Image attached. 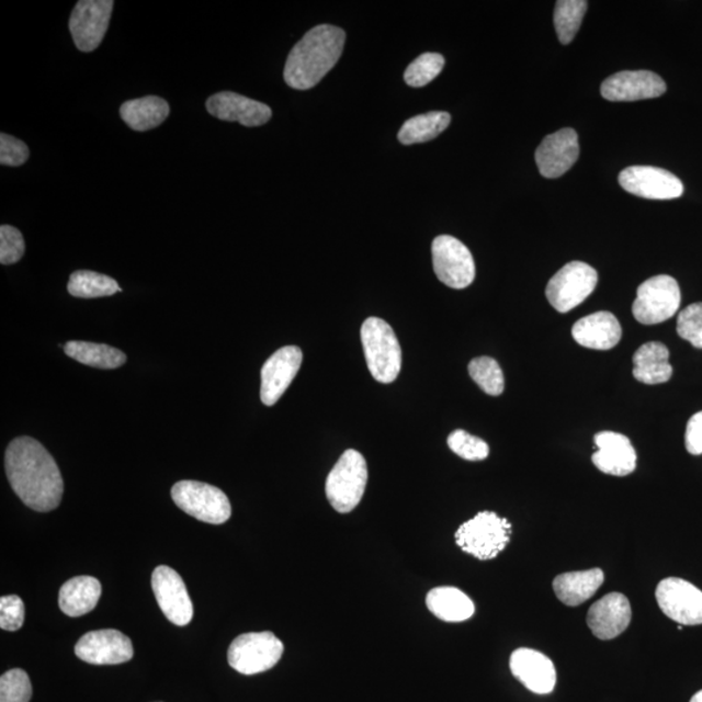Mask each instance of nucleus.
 <instances>
[{
    "mask_svg": "<svg viewBox=\"0 0 702 702\" xmlns=\"http://www.w3.org/2000/svg\"><path fill=\"white\" fill-rule=\"evenodd\" d=\"M599 448L592 455L593 465L601 473L613 476H627L636 469V452L629 438L616 432H600L595 437Z\"/></svg>",
    "mask_w": 702,
    "mask_h": 702,
    "instance_id": "4be33fe9",
    "label": "nucleus"
},
{
    "mask_svg": "<svg viewBox=\"0 0 702 702\" xmlns=\"http://www.w3.org/2000/svg\"><path fill=\"white\" fill-rule=\"evenodd\" d=\"M65 353L79 363L101 370H115L126 362V355L122 350L104 343L69 341L65 346Z\"/></svg>",
    "mask_w": 702,
    "mask_h": 702,
    "instance_id": "c85d7f7f",
    "label": "nucleus"
},
{
    "mask_svg": "<svg viewBox=\"0 0 702 702\" xmlns=\"http://www.w3.org/2000/svg\"><path fill=\"white\" fill-rule=\"evenodd\" d=\"M670 353L661 342H648L638 348L634 362V377L637 382L648 385L664 384L670 381L672 367L669 362Z\"/></svg>",
    "mask_w": 702,
    "mask_h": 702,
    "instance_id": "393cba45",
    "label": "nucleus"
},
{
    "mask_svg": "<svg viewBox=\"0 0 702 702\" xmlns=\"http://www.w3.org/2000/svg\"><path fill=\"white\" fill-rule=\"evenodd\" d=\"M510 670L533 693H552L557 683L556 667L551 658L535 649L519 648L512 653Z\"/></svg>",
    "mask_w": 702,
    "mask_h": 702,
    "instance_id": "aec40b11",
    "label": "nucleus"
},
{
    "mask_svg": "<svg viewBox=\"0 0 702 702\" xmlns=\"http://www.w3.org/2000/svg\"><path fill=\"white\" fill-rule=\"evenodd\" d=\"M659 609L670 620L682 626L702 624V592L690 581L667 578L656 589Z\"/></svg>",
    "mask_w": 702,
    "mask_h": 702,
    "instance_id": "f8f14e48",
    "label": "nucleus"
},
{
    "mask_svg": "<svg viewBox=\"0 0 702 702\" xmlns=\"http://www.w3.org/2000/svg\"><path fill=\"white\" fill-rule=\"evenodd\" d=\"M5 473L27 508L47 512L59 507L65 482L53 455L37 440L23 437L11 441L5 451Z\"/></svg>",
    "mask_w": 702,
    "mask_h": 702,
    "instance_id": "f257e3e1",
    "label": "nucleus"
},
{
    "mask_svg": "<svg viewBox=\"0 0 702 702\" xmlns=\"http://www.w3.org/2000/svg\"><path fill=\"white\" fill-rule=\"evenodd\" d=\"M367 480L366 460L360 452L349 449L327 477L326 495L329 503L341 514L353 511L362 501Z\"/></svg>",
    "mask_w": 702,
    "mask_h": 702,
    "instance_id": "20e7f679",
    "label": "nucleus"
},
{
    "mask_svg": "<svg viewBox=\"0 0 702 702\" xmlns=\"http://www.w3.org/2000/svg\"><path fill=\"white\" fill-rule=\"evenodd\" d=\"M27 158H30V149L23 140L5 135V133L0 135V165L19 167L23 166Z\"/></svg>",
    "mask_w": 702,
    "mask_h": 702,
    "instance_id": "ea45409f",
    "label": "nucleus"
},
{
    "mask_svg": "<svg viewBox=\"0 0 702 702\" xmlns=\"http://www.w3.org/2000/svg\"><path fill=\"white\" fill-rule=\"evenodd\" d=\"M599 275L582 262L567 263L546 286V298L558 313L565 314L585 302L596 290Z\"/></svg>",
    "mask_w": 702,
    "mask_h": 702,
    "instance_id": "1a4fd4ad",
    "label": "nucleus"
},
{
    "mask_svg": "<svg viewBox=\"0 0 702 702\" xmlns=\"http://www.w3.org/2000/svg\"><path fill=\"white\" fill-rule=\"evenodd\" d=\"M151 586L167 620L176 626H188L193 620L194 608L180 575L171 567L159 566L152 573Z\"/></svg>",
    "mask_w": 702,
    "mask_h": 702,
    "instance_id": "4468645a",
    "label": "nucleus"
},
{
    "mask_svg": "<svg viewBox=\"0 0 702 702\" xmlns=\"http://www.w3.org/2000/svg\"><path fill=\"white\" fill-rule=\"evenodd\" d=\"M25 605L16 595L3 596L0 599V627L5 631H18L23 627Z\"/></svg>",
    "mask_w": 702,
    "mask_h": 702,
    "instance_id": "58836bf2",
    "label": "nucleus"
},
{
    "mask_svg": "<svg viewBox=\"0 0 702 702\" xmlns=\"http://www.w3.org/2000/svg\"><path fill=\"white\" fill-rule=\"evenodd\" d=\"M112 10V0H81L76 4L70 15L69 31L80 52L91 53L100 47L109 30Z\"/></svg>",
    "mask_w": 702,
    "mask_h": 702,
    "instance_id": "9b49d317",
    "label": "nucleus"
},
{
    "mask_svg": "<svg viewBox=\"0 0 702 702\" xmlns=\"http://www.w3.org/2000/svg\"><path fill=\"white\" fill-rule=\"evenodd\" d=\"M76 656L90 665H121L133 658L131 638L117 630H98L83 635L75 647Z\"/></svg>",
    "mask_w": 702,
    "mask_h": 702,
    "instance_id": "2eb2a0df",
    "label": "nucleus"
},
{
    "mask_svg": "<svg viewBox=\"0 0 702 702\" xmlns=\"http://www.w3.org/2000/svg\"><path fill=\"white\" fill-rule=\"evenodd\" d=\"M580 152L578 133L561 129L544 138L536 150V165L546 179L565 174L578 160Z\"/></svg>",
    "mask_w": 702,
    "mask_h": 702,
    "instance_id": "a211bd4d",
    "label": "nucleus"
},
{
    "mask_svg": "<svg viewBox=\"0 0 702 702\" xmlns=\"http://www.w3.org/2000/svg\"><path fill=\"white\" fill-rule=\"evenodd\" d=\"M452 116L444 111H432L428 114L409 118L398 132V140L403 145L424 144L444 132L451 124Z\"/></svg>",
    "mask_w": 702,
    "mask_h": 702,
    "instance_id": "c756f323",
    "label": "nucleus"
},
{
    "mask_svg": "<svg viewBox=\"0 0 702 702\" xmlns=\"http://www.w3.org/2000/svg\"><path fill=\"white\" fill-rule=\"evenodd\" d=\"M468 374L489 396H500L505 389L503 372L494 358H475L468 364Z\"/></svg>",
    "mask_w": 702,
    "mask_h": 702,
    "instance_id": "473e14b6",
    "label": "nucleus"
},
{
    "mask_svg": "<svg viewBox=\"0 0 702 702\" xmlns=\"http://www.w3.org/2000/svg\"><path fill=\"white\" fill-rule=\"evenodd\" d=\"M690 702H702V690L694 694Z\"/></svg>",
    "mask_w": 702,
    "mask_h": 702,
    "instance_id": "79ce46f5",
    "label": "nucleus"
},
{
    "mask_svg": "<svg viewBox=\"0 0 702 702\" xmlns=\"http://www.w3.org/2000/svg\"><path fill=\"white\" fill-rule=\"evenodd\" d=\"M678 281L671 276L650 278L638 286L632 314L644 326H655L672 318L680 306Z\"/></svg>",
    "mask_w": 702,
    "mask_h": 702,
    "instance_id": "6e6552de",
    "label": "nucleus"
},
{
    "mask_svg": "<svg viewBox=\"0 0 702 702\" xmlns=\"http://www.w3.org/2000/svg\"><path fill=\"white\" fill-rule=\"evenodd\" d=\"M448 445L454 454L466 461H484L489 455V446L486 441L463 430H456L449 434Z\"/></svg>",
    "mask_w": 702,
    "mask_h": 702,
    "instance_id": "c9c22d12",
    "label": "nucleus"
},
{
    "mask_svg": "<svg viewBox=\"0 0 702 702\" xmlns=\"http://www.w3.org/2000/svg\"><path fill=\"white\" fill-rule=\"evenodd\" d=\"M170 115V104L159 97H144L125 102L121 116L126 125L136 132H146L163 124Z\"/></svg>",
    "mask_w": 702,
    "mask_h": 702,
    "instance_id": "cd10ccee",
    "label": "nucleus"
},
{
    "mask_svg": "<svg viewBox=\"0 0 702 702\" xmlns=\"http://www.w3.org/2000/svg\"><path fill=\"white\" fill-rule=\"evenodd\" d=\"M33 688L23 669H12L0 678V702H30Z\"/></svg>",
    "mask_w": 702,
    "mask_h": 702,
    "instance_id": "f704fd0d",
    "label": "nucleus"
},
{
    "mask_svg": "<svg viewBox=\"0 0 702 702\" xmlns=\"http://www.w3.org/2000/svg\"><path fill=\"white\" fill-rule=\"evenodd\" d=\"M588 9L586 0H559L554 9V26L562 45L571 44Z\"/></svg>",
    "mask_w": 702,
    "mask_h": 702,
    "instance_id": "2f4dec72",
    "label": "nucleus"
},
{
    "mask_svg": "<svg viewBox=\"0 0 702 702\" xmlns=\"http://www.w3.org/2000/svg\"><path fill=\"white\" fill-rule=\"evenodd\" d=\"M210 115L219 121L240 123L244 126H261L270 122L272 111L269 105L250 100L231 91H222L210 97L206 103Z\"/></svg>",
    "mask_w": 702,
    "mask_h": 702,
    "instance_id": "6ab92c4d",
    "label": "nucleus"
},
{
    "mask_svg": "<svg viewBox=\"0 0 702 702\" xmlns=\"http://www.w3.org/2000/svg\"><path fill=\"white\" fill-rule=\"evenodd\" d=\"M444 56L426 53L414 60L405 72V82L411 88H423L432 82L444 69Z\"/></svg>",
    "mask_w": 702,
    "mask_h": 702,
    "instance_id": "72a5a7b5",
    "label": "nucleus"
},
{
    "mask_svg": "<svg viewBox=\"0 0 702 702\" xmlns=\"http://www.w3.org/2000/svg\"><path fill=\"white\" fill-rule=\"evenodd\" d=\"M605 575L601 568L592 570L561 574L553 581L554 593L567 607H579L585 603L603 585Z\"/></svg>",
    "mask_w": 702,
    "mask_h": 702,
    "instance_id": "b1692460",
    "label": "nucleus"
},
{
    "mask_svg": "<svg viewBox=\"0 0 702 702\" xmlns=\"http://www.w3.org/2000/svg\"><path fill=\"white\" fill-rule=\"evenodd\" d=\"M511 524L494 511H482L455 532V543L477 559L489 561L510 542Z\"/></svg>",
    "mask_w": 702,
    "mask_h": 702,
    "instance_id": "39448f33",
    "label": "nucleus"
},
{
    "mask_svg": "<svg viewBox=\"0 0 702 702\" xmlns=\"http://www.w3.org/2000/svg\"><path fill=\"white\" fill-rule=\"evenodd\" d=\"M677 331L693 348L702 349V304L688 306L679 314Z\"/></svg>",
    "mask_w": 702,
    "mask_h": 702,
    "instance_id": "e433bc0d",
    "label": "nucleus"
},
{
    "mask_svg": "<svg viewBox=\"0 0 702 702\" xmlns=\"http://www.w3.org/2000/svg\"><path fill=\"white\" fill-rule=\"evenodd\" d=\"M686 448L692 455L702 454V411L694 414L688 421L686 430Z\"/></svg>",
    "mask_w": 702,
    "mask_h": 702,
    "instance_id": "a19ab883",
    "label": "nucleus"
},
{
    "mask_svg": "<svg viewBox=\"0 0 702 702\" xmlns=\"http://www.w3.org/2000/svg\"><path fill=\"white\" fill-rule=\"evenodd\" d=\"M25 241L21 231L11 226L0 227V263L15 264L24 257Z\"/></svg>",
    "mask_w": 702,
    "mask_h": 702,
    "instance_id": "4c0bfd02",
    "label": "nucleus"
},
{
    "mask_svg": "<svg viewBox=\"0 0 702 702\" xmlns=\"http://www.w3.org/2000/svg\"><path fill=\"white\" fill-rule=\"evenodd\" d=\"M283 653L284 644L272 632H249L231 642L228 664L244 676H256L276 666Z\"/></svg>",
    "mask_w": 702,
    "mask_h": 702,
    "instance_id": "423d86ee",
    "label": "nucleus"
},
{
    "mask_svg": "<svg viewBox=\"0 0 702 702\" xmlns=\"http://www.w3.org/2000/svg\"><path fill=\"white\" fill-rule=\"evenodd\" d=\"M347 34L333 25H318L305 34L287 56L284 80L287 87L308 90L318 86L340 60Z\"/></svg>",
    "mask_w": 702,
    "mask_h": 702,
    "instance_id": "f03ea898",
    "label": "nucleus"
},
{
    "mask_svg": "<svg viewBox=\"0 0 702 702\" xmlns=\"http://www.w3.org/2000/svg\"><path fill=\"white\" fill-rule=\"evenodd\" d=\"M618 180L624 191L645 200H676L684 193L683 182L676 174L658 167H629Z\"/></svg>",
    "mask_w": 702,
    "mask_h": 702,
    "instance_id": "ddd939ff",
    "label": "nucleus"
},
{
    "mask_svg": "<svg viewBox=\"0 0 702 702\" xmlns=\"http://www.w3.org/2000/svg\"><path fill=\"white\" fill-rule=\"evenodd\" d=\"M573 337L581 347L610 350L621 341L622 327L612 313L599 312L575 322Z\"/></svg>",
    "mask_w": 702,
    "mask_h": 702,
    "instance_id": "5701e85b",
    "label": "nucleus"
},
{
    "mask_svg": "<svg viewBox=\"0 0 702 702\" xmlns=\"http://www.w3.org/2000/svg\"><path fill=\"white\" fill-rule=\"evenodd\" d=\"M304 354L298 347L281 348L265 361L261 372V399L275 405L297 376Z\"/></svg>",
    "mask_w": 702,
    "mask_h": 702,
    "instance_id": "f3484780",
    "label": "nucleus"
},
{
    "mask_svg": "<svg viewBox=\"0 0 702 702\" xmlns=\"http://www.w3.org/2000/svg\"><path fill=\"white\" fill-rule=\"evenodd\" d=\"M433 270L442 284L465 290L475 280L476 269L472 251L452 236H439L432 242Z\"/></svg>",
    "mask_w": 702,
    "mask_h": 702,
    "instance_id": "9d476101",
    "label": "nucleus"
},
{
    "mask_svg": "<svg viewBox=\"0 0 702 702\" xmlns=\"http://www.w3.org/2000/svg\"><path fill=\"white\" fill-rule=\"evenodd\" d=\"M632 609L626 596L612 592L593 603L587 615L588 627L600 641H612L631 623Z\"/></svg>",
    "mask_w": 702,
    "mask_h": 702,
    "instance_id": "412c9836",
    "label": "nucleus"
},
{
    "mask_svg": "<svg viewBox=\"0 0 702 702\" xmlns=\"http://www.w3.org/2000/svg\"><path fill=\"white\" fill-rule=\"evenodd\" d=\"M68 292L70 296L88 299L114 296L122 287L116 280L102 273L76 271L69 278Z\"/></svg>",
    "mask_w": 702,
    "mask_h": 702,
    "instance_id": "7c9ffc66",
    "label": "nucleus"
},
{
    "mask_svg": "<svg viewBox=\"0 0 702 702\" xmlns=\"http://www.w3.org/2000/svg\"><path fill=\"white\" fill-rule=\"evenodd\" d=\"M361 339L371 375L378 383L395 382L403 369V349L393 328L372 316L363 322Z\"/></svg>",
    "mask_w": 702,
    "mask_h": 702,
    "instance_id": "7ed1b4c3",
    "label": "nucleus"
},
{
    "mask_svg": "<svg viewBox=\"0 0 702 702\" xmlns=\"http://www.w3.org/2000/svg\"><path fill=\"white\" fill-rule=\"evenodd\" d=\"M101 595L100 580L93 577H76L61 586L59 607L68 616L86 615L95 609Z\"/></svg>",
    "mask_w": 702,
    "mask_h": 702,
    "instance_id": "a878e982",
    "label": "nucleus"
},
{
    "mask_svg": "<svg viewBox=\"0 0 702 702\" xmlns=\"http://www.w3.org/2000/svg\"><path fill=\"white\" fill-rule=\"evenodd\" d=\"M172 500L186 514L210 524H223L231 516V507L224 491L210 484L182 480L171 490Z\"/></svg>",
    "mask_w": 702,
    "mask_h": 702,
    "instance_id": "0eeeda50",
    "label": "nucleus"
},
{
    "mask_svg": "<svg viewBox=\"0 0 702 702\" xmlns=\"http://www.w3.org/2000/svg\"><path fill=\"white\" fill-rule=\"evenodd\" d=\"M666 93V83L650 70H623L602 82L601 95L610 102L652 100Z\"/></svg>",
    "mask_w": 702,
    "mask_h": 702,
    "instance_id": "dca6fc26",
    "label": "nucleus"
},
{
    "mask_svg": "<svg viewBox=\"0 0 702 702\" xmlns=\"http://www.w3.org/2000/svg\"><path fill=\"white\" fill-rule=\"evenodd\" d=\"M427 608L439 620L445 622H463L475 613L472 599L461 589L454 587H439L427 595Z\"/></svg>",
    "mask_w": 702,
    "mask_h": 702,
    "instance_id": "bb28decb",
    "label": "nucleus"
}]
</instances>
